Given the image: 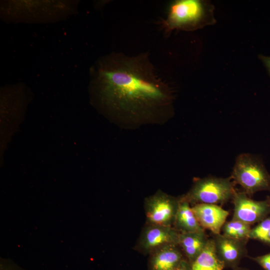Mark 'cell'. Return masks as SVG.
<instances>
[{
  "label": "cell",
  "instance_id": "20",
  "mask_svg": "<svg viewBox=\"0 0 270 270\" xmlns=\"http://www.w3.org/2000/svg\"><path fill=\"white\" fill-rule=\"evenodd\" d=\"M234 270H248V269H247L246 268H240V267L238 266Z\"/></svg>",
  "mask_w": 270,
  "mask_h": 270
},
{
  "label": "cell",
  "instance_id": "16",
  "mask_svg": "<svg viewBox=\"0 0 270 270\" xmlns=\"http://www.w3.org/2000/svg\"><path fill=\"white\" fill-rule=\"evenodd\" d=\"M265 270H270V253L262 256L250 258Z\"/></svg>",
  "mask_w": 270,
  "mask_h": 270
},
{
  "label": "cell",
  "instance_id": "7",
  "mask_svg": "<svg viewBox=\"0 0 270 270\" xmlns=\"http://www.w3.org/2000/svg\"><path fill=\"white\" fill-rule=\"evenodd\" d=\"M234 206L232 220L251 225L260 222L270 214V204L268 200L256 201L244 192H236L233 198Z\"/></svg>",
  "mask_w": 270,
  "mask_h": 270
},
{
  "label": "cell",
  "instance_id": "6",
  "mask_svg": "<svg viewBox=\"0 0 270 270\" xmlns=\"http://www.w3.org/2000/svg\"><path fill=\"white\" fill-rule=\"evenodd\" d=\"M179 234L172 226L145 224L134 249L144 255L149 256L163 246L178 245Z\"/></svg>",
  "mask_w": 270,
  "mask_h": 270
},
{
  "label": "cell",
  "instance_id": "18",
  "mask_svg": "<svg viewBox=\"0 0 270 270\" xmlns=\"http://www.w3.org/2000/svg\"><path fill=\"white\" fill-rule=\"evenodd\" d=\"M173 270H190V264L184 258L179 265Z\"/></svg>",
  "mask_w": 270,
  "mask_h": 270
},
{
  "label": "cell",
  "instance_id": "8",
  "mask_svg": "<svg viewBox=\"0 0 270 270\" xmlns=\"http://www.w3.org/2000/svg\"><path fill=\"white\" fill-rule=\"evenodd\" d=\"M213 239L217 255L225 268L234 270L241 260L247 256V242L236 240L220 234H214Z\"/></svg>",
  "mask_w": 270,
  "mask_h": 270
},
{
  "label": "cell",
  "instance_id": "19",
  "mask_svg": "<svg viewBox=\"0 0 270 270\" xmlns=\"http://www.w3.org/2000/svg\"><path fill=\"white\" fill-rule=\"evenodd\" d=\"M263 242L270 244V232L267 234Z\"/></svg>",
  "mask_w": 270,
  "mask_h": 270
},
{
  "label": "cell",
  "instance_id": "11",
  "mask_svg": "<svg viewBox=\"0 0 270 270\" xmlns=\"http://www.w3.org/2000/svg\"><path fill=\"white\" fill-rule=\"evenodd\" d=\"M209 238L204 230L180 233L178 245L186 259L190 264L205 248Z\"/></svg>",
  "mask_w": 270,
  "mask_h": 270
},
{
  "label": "cell",
  "instance_id": "4",
  "mask_svg": "<svg viewBox=\"0 0 270 270\" xmlns=\"http://www.w3.org/2000/svg\"><path fill=\"white\" fill-rule=\"evenodd\" d=\"M236 190L229 178H206L193 184L184 198L194 205L200 204L218 205L232 198Z\"/></svg>",
  "mask_w": 270,
  "mask_h": 270
},
{
  "label": "cell",
  "instance_id": "13",
  "mask_svg": "<svg viewBox=\"0 0 270 270\" xmlns=\"http://www.w3.org/2000/svg\"><path fill=\"white\" fill-rule=\"evenodd\" d=\"M190 270H223L224 263L218 257L213 238H210L204 249L190 264Z\"/></svg>",
  "mask_w": 270,
  "mask_h": 270
},
{
  "label": "cell",
  "instance_id": "14",
  "mask_svg": "<svg viewBox=\"0 0 270 270\" xmlns=\"http://www.w3.org/2000/svg\"><path fill=\"white\" fill-rule=\"evenodd\" d=\"M251 229L250 225L234 220L226 222L222 228L224 235L244 242L250 239Z\"/></svg>",
  "mask_w": 270,
  "mask_h": 270
},
{
  "label": "cell",
  "instance_id": "10",
  "mask_svg": "<svg viewBox=\"0 0 270 270\" xmlns=\"http://www.w3.org/2000/svg\"><path fill=\"white\" fill-rule=\"evenodd\" d=\"M185 258L178 245L163 246L149 255L148 270H173Z\"/></svg>",
  "mask_w": 270,
  "mask_h": 270
},
{
  "label": "cell",
  "instance_id": "17",
  "mask_svg": "<svg viewBox=\"0 0 270 270\" xmlns=\"http://www.w3.org/2000/svg\"><path fill=\"white\" fill-rule=\"evenodd\" d=\"M258 58L263 63L270 76V56L260 54Z\"/></svg>",
  "mask_w": 270,
  "mask_h": 270
},
{
  "label": "cell",
  "instance_id": "2",
  "mask_svg": "<svg viewBox=\"0 0 270 270\" xmlns=\"http://www.w3.org/2000/svg\"><path fill=\"white\" fill-rule=\"evenodd\" d=\"M214 11V6L207 0H174L169 6L161 26L166 36L176 30H195L215 24Z\"/></svg>",
  "mask_w": 270,
  "mask_h": 270
},
{
  "label": "cell",
  "instance_id": "1",
  "mask_svg": "<svg viewBox=\"0 0 270 270\" xmlns=\"http://www.w3.org/2000/svg\"><path fill=\"white\" fill-rule=\"evenodd\" d=\"M92 84L101 103L114 111L138 114L167 106L171 95L146 53H113L100 59Z\"/></svg>",
  "mask_w": 270,
  "mask_h": 270
},
{
  "label": "cell",
  "instance_id": "21",
  "mask_svg": "<svg viewBox=\"0 0 270 270\" xmlns=\"http://www.w3.org/2000/svg\"><path fill=\"white\" fill-rule=\"evenodd\" d=\"M268 201L269 204H270V198L269 200H268Z\"/></svg>",
  "mask_w": 270,
  "mask_h": 270
},
{
  "label": "cell",
  "instance_id": "12",
  "mask_svg": "<svg viewBox=\"0 0 270 270\" xmlns=\"http://www.w3.org/2000/svg\"><path fill=\"white\" fill-rule=\"evenodd\" d=\"M173 227L180 233L204 230L199 224L190 204L184 196L180 198Z\"/></svg>",
  "mask_w": 270,
  "mask_h": 270
},
{
  "label": "cell",
  "instance_id": "15",
  "mask_svg": "<svg viewBox=\"0 0 270 270\" xmlns=\"http://www.w3.org/2000/svg\"><path fill=\"white\" fill-rule=\"evenodd\" d=\"M269 232H270V217L264 218L256 226L252 228L249 238L264 242Z\"/></svg>",
  "mask_w": 270,
  "mask_h": 270
},
{
  "label": "cell",
  "instance_id": "3",
  "mask_svg": "<svg viewBox=\"0 0 270 270\" xmlns=\"http://www.w3.org/2000/svg\"><path fill=\"white\" fill-rule=\"evenodd\" d=\"M232 178L247 194L251 195L261 190H270V175L259 161L250 155L244 154L239 156Z\"/></svg>",
  "mask_w": 270,
  "mask_h": 270
},
{
  "label": "cell",
  "instance_id": "9",
  "mask_svg": "<svg viewBox=\"0 0 270 270\" xmlns=\"http://www.w3.org/2000/svg\"><path fill=\"white\" fill-rule=\"evenodd\" d=\"M192 209L202 228L214 234H220L229 215L228 211L216 204H196Z\"/></svg>",
  "mask_w": 270,
  "mask_h": 270
},
{
  "label": "cell",
  "instance_id": "5",
  "mask_svg": "<svg viewBox=\"0 0 270 270\" xmlns=\"http://www.w3.org/2000/svg\"><path fill=\"white\" fill-rule=\"evenodd\" d=\"M179 200L160 190L146 198L144 202L146 224L173 226Z\"/></svg>",
  "mask_w": 270,
  "mask_h": 270
}]
</instances>
